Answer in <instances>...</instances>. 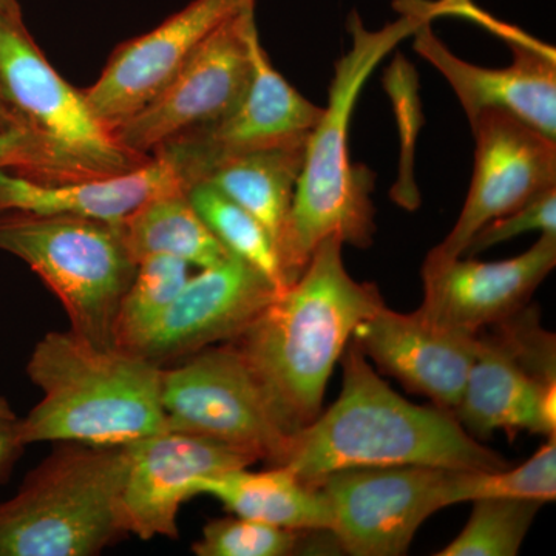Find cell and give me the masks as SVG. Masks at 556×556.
I'll return each instance as SVG.
<instances>
[{
    "mask_svg": "<svg viewBox=\"0 0 556 556\" xmlns=\"http://www.w3.org/2000/svg\"><path fill=\"white\" fill-rule=\"evenodd\" d=\"M404 16L378 31L368 30L356 13L348 22L351 49L336 62L328 105L306 141L287 225L277 252L288 285L298 280L314 249L336 237L343 244L365 249L375 240L376 222L371 192L375 175L350 156V126L362 87L372 70L420 25L445 13L444 2L405 3Z\"/></svg>",
    "mask_w": 556,
    "mask_h": 556,
    "instance_id": "1",
    "label": "cell"
},
{
    "mask_svg": "<svg viewBox=\"0 0 556 556\" xmlns=\"http://www.w3.org/2000/svg\"><path fill=\"white\" fill-rule=\"evenodd\" d=\"M334 404L291 437L277 466L306 484L348 468L426 466L503 470L508 463L468 434L447 409L415 405L396 393L351 339Z\"/></svg>",
    "mask_w": 556,
    "mask_h": 556,
    "instance_id": "2",
    "label": "cell"
},
{
    "mask_svg": "<svg viewBox=\"0 0 556 556\" xmlns=\"http://www.w3.org/2000/svg\"><path fill=\"white\" fill-rule=\"evenodd\" d=\"M336 237L230 345L247 361L294 434L321 413L332 369L362 321L386 306L379 288L350 276Z\"/></svg>",
    "mask_w": 556,
    "mask_h": 556,
    "instance_id": "3",
    "label": "cell"
},
{
    "mask_svg": "<svg viewBox=\"0 0 556 556\" xmlns=\"http://www.w3.org/2000/svg\"><path fill=\"white\" fill-rule=\"evenodd\" d=\"M163 367L118 346H98L70 329L36 343L27 375L42 399L16 419L24 445L79 442L124 447L166 431Z\"/></svg>",
    "mask_w": 556,
    "mask_h": 556,
    "instance_id": "4",
    "label": "cell"
},
{
    "mask_svg": "<svg viewBox=\"0 0 556 556\" xmlns=\"http://www.w3.org/2000/svg\"><path fill=\"white\" fill-rule=\"evenodd\" d=\"M0 503V556H94L124 529V447L60 442Z\"/></svg>",
    "mask_w": 556,
    "mask_h": 556,
    "instance_id": "5",
    "label": "cell"
},
{
    "mask_svg": "<svg viewBox=\"0 0 556 556\" xmlns=\"http://www.w3.org/2000/svg\"><path fill=\"white\" fill-rule=\"evenodd\" d=\"M0 89L38 146L40 182L116 177L152 159L135 155L116 141L91 112L83 90L70 86L47 60L21 10L0 11Z\"/></svg>",
    "mask_w": 556,
    "mask_h": 556,
    "instance_id": "6",
    "label": "cell"
},
{
    "mask_svg": "<svg viewBox=\"0 0 556 556\" xmlns=\"http://www.w3.org/2000/svg\"><path fill=\"white\" fill-rule=\"evenodd\" d=\"M0 251L38 274L60 300L75 334L98 346H115L116 313L138 266L119 225L0 211Z\"/></svg>",
    "mask_w": 556,
    "mask_h": 556,
    "instance_id": "7",
    "label": "cell"
},
{
    "mask_svg": "<svg viewBox=\"0 0 556 556\" xmlns=\"http://www.w3.org/2000/svg\"><path fill=\"white\" fill-rule=\"evenodd\" d=\"M166 431L211 439L277 466L291 441L268 394L236 346H208L163 368Z\"/></svg>",
    "mask_w": 556,
    "mask_h": 556,
    "instance_id": "8",
    "label": "cell"
},
{
    "mask_svg": "<svg viewBox=\"0 0 556 556\" xmlns=\"http://www.w3.org/2000/svg\"><path fill=\"white\" fill-rule=\"evenodd\" d=\"M459 404L453 412L478 441L506 431L552 437L556 431L555 338L536 311H519L481 336Z\"/></svg>",
    "mask_w": 556,
    "mask_h": 556,
    "instance_id": "9",
    "label": "cell"
},
{
    "mask_svg": "<svg viewBox=\"0 0 556 556\" xmlns=\"http://www.w3.org/2000/svg\"><path fill=\"white\" fill-rule=\"evenodd\" d=\"M257 38L255 5H249L223 22L149 104L112 130L116 141L135 155L152 156L179 135L225 118L247 93Z\"/></svg>",
    "mask_w": 556,
    "mask_h": 556,
    "instance_id": "10",
    "label": "cell"
},
{
    "mask_svg": "<svg viewBox=\"0 0 556 556\" xmlns=\"http://www.w3.org/2000/svg\"><path fill=\"white\" fill-rule=\"evenodd\" d=\"M455 470L441 467H364L318 481L332 514L329 535L353 556H401L431 515L452 506Z\"/></svg>",
    "mask_w": 556,
    "mask_h": 556,
    "instance_id": "11",
    "label": "cell"
},
{
    "mask_svg": "<svg viewBox=\"0 0 556 556\" xmlns=\"http://www.w3.org/2000/svg\"><path fill=\"white\" fill-rule=\"evenodd\" d=\"M252 54L251 83L237 108L225 118L179 135L152 155L166 160L186 189L232 156L303 144L324 115V108L306 100L273 67L260 36Z\"/></svg>",
    "mask_w": 556,
    "mask_h": 556,
    "instance_id": "12",
    "label": "cell"
},
{
    "mask_svg": "<svg viewBox=\"0 0 556 556\" xmlns=\"http://www.w3.org/2000/svg\"><path fill=\"white\" fill-rule=\"evenodd\" d=\"M470 126L475 166L466 203L455 228L431 249L424 265H444L463 257L486 223L556 188V139L496 110L481 113Z\"/></svg>",
    "mask_w": 556,
    "mask_h": 556,
    "instance_id": "13",
    "label": "cell"
},
{
    "mask_svg": "<svg viewBox=\"0 0 556 556\" xmlns=\"http://www.w3.org/2000/svg\"><path fill=\"white\" fill-rule=\"evenodd\" d=\"M255 0H192L169 20L113 51L100 78L83 90L87 104L110 130L149 104L204 40Z\"/></svg>",
    "mask_w": 556,
    "mask_h": 556,
    "instance_id": "14",
    "label": "cell"
},
{
    "mask_svg": "<svg viewBox=\"0 0 556 556\" xmlns=\"http://www.w3.org/2000/svg\"><path fill=\"white\" fill-rule=\"evenodd\" d=\"M556 265V233H541L514 258L457 257L424 265V300L417 316L431 327L478 336L525 309Z\"/></svg>",
    "mask_w": 556,
    "mask_h": 556,
    "instance_id": "15",
    "label": "cell"
},
{
    "mask_svg": "<svg viewBox=\"0 0 556 556\" xmlns=\"http://www.w3.org/2000/svg\"><path fill=\"white\" fill-rule=\"evenodd\" d=\"M127 473L121 511L127 535L177 540L181 504L195 496L193 482L257 463L211 439L161 431L126 445Z\"/></svg>",
    "mask_w": 556,
    "mask_h": 556,
    "instance_id": "16",
    "label": "cell"
},
{
    "mask_svg": "<svg viewBox=\"0 0 556 556\" xmlns=\"http://www.w3.org/2000/svg\"><path fill=\"white\" fill-rule=\"evenodd\" d=\"M278 288L258 269L230 254L189 277L134 353L163 367L215 343L230 342L265 311Z\"/></svg>",
    "mask_w": 556,
    "mask_h": 556,
    "instance_id": "17",
    "label": "cell"
},
{
    "mask_svg": "<svg viewBox=\"0 0 556 556\" xmlns=\"http://www.w3.org/2000/svg\"><path fill=\"white\" fill-rule=\"evenodd\" d=\"M431 22L413 35V49L444 76L468 123L481 113H508L556 139V54L536 39L515 40L508 67L485 68L460 60L431 30Z\"/></svg>",
    "mask_w": 556,
    "mask_h": 556,
    "instance_id": "18",
    "label": "cell"
},
{
    "mask_svg": "<svg viewBox=\"0 0 556 556\" xmlns=\"http://www.w3.org/2000/svg\"><path fill=\"white\" fill-rule=\"evenodd\" d=\"M353 340L383 372L452 413L479 348L478 336L431 327L387 305L358 325Z\"/></svg>",
    "mask_w": 556,
    "mask_h": 556,
    "instance_id": "19",
    "label": "cell"
},
{
    "mask_svg": "<svg viewBox=\"0 0 556 556\" xmlns=\"http://www.w3.org/2000/svg\"><path fill=\"white\" fill-rule=\"evenodd\" d=\"M175 189H186V186L170 164L160 156H152L137 169L116 177L62 185H49L0 169V211L60 215L121 225L149 200Z\"/></svg>",
    "mask_w": 556,
    "mask_h": 556,
    "instance_id": "20",
    "label": "cell"
},
{
    "mask_svg": "<svg viewBox=\"0 0 556 556\" xmlns=\"http://www.w3.org/2000/svg\"><path fill=\"white\" fill-rule=\"evenodd\" d=\"M193 493L217 497L237 517L299 532H331L332 514L327 496L283 466L249 471H223L193 482Z\"/></svg>",
    "mask_w": 556,
    "mask_h": 556,
    "instance_id": "21",
    "label": "cell"
},
{
    "mask_svg": "<svg viewBox=\"0 0 556 556\" xmlns=\"http://www.w3.org/2000/svg\"><path fill=\"white\" fill-rule=\"evenodd\" d=\"M305 148L303 142L232 156L219 163L201 182L214 186L247 208L268 229L277 248L303 169Z\"/></svg>",
    "mask_w": 556,
    "mask_h": 556,
    "instance_id": "22",
    "label": "cell"
},
{
    "mask_svg": "<svg viewBox=\"0 0 556 556\" xmlns=\"http://www.w3.org/2000/svg\"><path fill=\"white\" fill-rule=\"evenodd\" d=\"M119 229L137 265L150 255H169L204 269L230 255L190 203L186 189L149 200L131 212Z\"/></svg>",
    "mask_w": 556,
    "mask_h": 556,
    "instance_id": "23",
    "label": "cell"
},
{
    "mask_svg": "<svg viewBox=\"0 0 556 556\" xmlns=\"http://www.w3.org/2000/svg\"><path fill=\"white\" fill-rule=\"evenodd\" d=\"M190 203L214 232L219 243L249 265L258 269L283 291L289 287L278 258L276 243L268 229L247 208L223 195L207 182H199L188 189Z\"/></svg>",
    "mask_w": 556,
    "mask_h": 556,
    "instance_id": "24",
    "label": "cell"
},
{
    "mask_svg": "<svg viewBox=\"0 0 556 556\" xmlns=\"http://www.w3.org/2000/svg\"><path fill=\"white\" fill-rule=\"evenodd\" d=\"M189 277L190 266L182 260L169 255L142 258L121 299L113 325V345L135 351L177 299Z\"/></svg>",
    "mask_w": 556,
    "mask_h": 556,
    "instance_id": "25",
    "label": "cell"
},
{
    "mask_svg": "<svg viewBox=\"0 0 556 556\" xmlns=\"http://www.w3.org/2000/svg\"><path fill=\"white\" fill-rule=\"evenodd\" d=\"M530 500L551 503L556 497V437L521 466L503 470H455L450 486L452 506L478 500Z\"/></svg>",
    "mask_w": 556,
    "mask_h": 556,
    "instance_id": "26",
    "label": "cell"
},
{
    "mask_svg": "<svg viewBox=\"0 0 556 556\" xmlns=\"http://www.w3.org/2000/svg\"><path fill=\"white\" fill-rule=\"evenodd\" d=\"M543 503L490 497L473 503L463 532L438 556H515Z\"/></svg>",
    "mask_w": 556,
    "mask_h": 556,
    "instance_id": "27",
    "label": "cell"
},
{
    "mask_svg": "<svg viewBox=\"0 0 556 556\" xmlns=\"http://www.w3.org/2000/svg\"><path fill=\"white\" fill-rule=\"evenodd\" d=\"M308 533L248 518H219L207 522L192 552L199 556H288L302 548Z\"/></svg>",
    "mask_w": 556,
    "mask_h": 556,
    "instance_id": "28",
    "label": "cell"
},
{
    "mask_svg": "<svg viewBox=\"0 0 556 556\" xmlns=\"http://www.w3.org/2000/svg\"><path fill=\"white\" fill-rule=\"evenodd\" d=\"M540 230L541 233H556V188L541 193L525 206L486 223L471 239L464 255L475 257L486 249L521 236ZM463 255V257H464Z\"/></svg>",
    "mask_w": 556,
    "mask_h": 556,
    "instance_id": "29",
    "label": "cell"
},
{
    "mask_svg": "<svg viewBox=\"0 0 556 556\" xmlns=\"http://www.w3.org/2000/svg\"><path fill=\"white\" fill-rule=\"evenodd\" d=\"M0 169L36 181L42 179V159L35 139L28 131L11 130L0 134Z\"/></svg>",
    "mask_w": 556,
    "mask_h": 556,
    "instance_id": "30",
    "label": "cell"
},
{
    "mask_svg": "<svg viewBox=\"0 0 556 556\" xmlns=\"http://www.w3.org/2000/svg\"><path fill=\"white\" fill-rule=\"evenodd\" d=\"M16 419H0V478L9 473L14 460L25 447L17 438Z\"/></svg>",
    "mask_w": 556,
    "mask_h": 556,
    "instance_id": "31",
    "label": "cell"
},
{
    "mask_svg": "<svg viewBox=\"0 0 556 556\" xmlns=\"http://www.w3.org/2000/svg\"><path fill=\"white\" fill-rule=\"evenodd\" d=\"M11 130L24 129H22L21 121L17 119L16 113L13 112L9 101L3 97L2 89H0V134Z\"/></svg>",
    "mask_w": 556,
    "mask_h": 556,
    "instance_id": "32",
    "label": "cell"
},
{
    "mask_svg": "<svg viewBox=\"0 0 556 556\" xmlns=\"http://www.w3.org/2000/svg\"><path fill=\"white\" fill-rule=\"evenodd\" d=\"M0 419H16L13 409H11L5 397L0 396Z\"/></svg>",
    "mask_w": 556,
    "mask_h": 556,
    "instance_id": "33",
    "label": "cell"
},
{
    "mask_svg": "<svg viewBox=\"0 0 556 556\" xmlns=\"http://www.w3.org/2000/svg\"><path fill=\"white\" fill-rule=\"evenodd\" d=\"M21 10L17 0H0V11H16Z\"/></svg>",
    "mask_w": 556,
    "mask_h": 556,
    "instance_id": "34",
    "label": "cell"
}]
</instances>
